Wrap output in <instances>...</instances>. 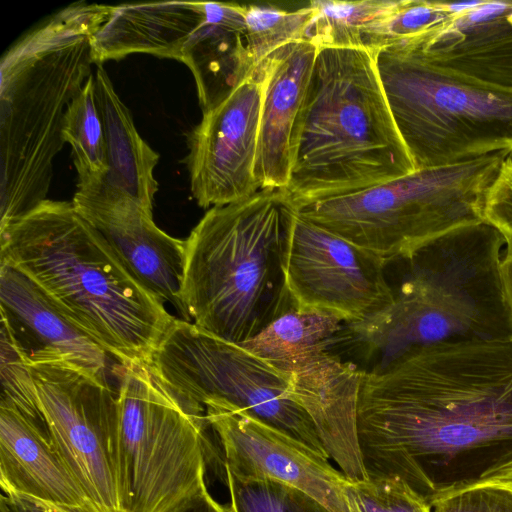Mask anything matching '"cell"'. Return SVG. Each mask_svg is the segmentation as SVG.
Masks as SVG:
<instances>
[{
  "label": "cell",
  "instance_id": "obj_1",
  "mask_svg": "<svg viewBox=\"0 0 512 512\" xmlns=\"http://www.w3.org/2000/svg\"><path fill=\"white\" fill-rule=\"evenodd\" d=\"M357 434L368 477L428 502L512 456V337L444 343L362 371Z\"/></svg>",
  "mask_w": 512,
  "mask_h": 512
},
{
  "label": "cell",
  "instance_id": "obj_2",
  "mask_svg": "<svg viewBox=\"0 0 512 512\" xmlns=\"http://www.w3.org/2000/svg\"><path fill=\"white\" fill-rule=\"evenodd\" d=\"M506 238L486 221L453 229L405 258L388 304L347 322L342 342L379 372L406 356L444 343L512 337V310L501 274Z\"/></svg>",
  "mask_w": 512,
  "mask_h": 512
},
{
  "label": "cell",
  "instance_id": "obj_3",
  "mask_svg": "<svg viewBox=\"0 0 512 512\" xmlns=\"http://www.w3.org/2000/svg\"><path fill=\"white\" fill-rule=\"evenodd\" d=\"M0 263L37 284L119 365L146 363L175 320L72 201L46 199L0 228Z\"/></svg>",
  "mask_w": 512,
  "mask_h": 512
},
{
  "label": "cell",
  "instance_id": "obj_4",
  "mask_svg": "<svg viewBox=\"0 0 512 512\" xmlns=\"http://www.w3.org/2000/svg\"><path fill=\"white\" fill-rule=\"evenodd\" d=\"M111 6L76 2L0 62V228L46 200L68 105L90 78L91 37Z\"/></svg>",
  "mask_w": 512,
  "mask_h": 512
},
{
  "label": "cell",
  "instance_id": "obj_5",
  "mask_svg": "<svg viewBox=\"0 0 512 512\" xmlns=\"http://www.w3.org/2000/svg\"><path fill=\"white\" fill-rule=\"evenodd\" d=\"M376 53L318 47L293 133L286 190L297 207L416 170L389 107Z\"/></svg>",
  "mask_w": 512,
  "mask_h": 512
},
{
  "label": "cell",
  "instance_id": "obj_6",
  "mask_svg": "<svg viewBox=\"0 0 512 512\" xmlns=\"http://www.w3.org/2000/svg\"><path fill=\"white\" fill-rule=\"evenodd\" d=\"M297 211L284 188L210 208L186 239L183 319L243 344L294 310L285 254Z\"/></svg>",
  "mask_w": 512,
  "mask_h": 512
},
{
  "label": "cell",
  "instance_id": "obj_7",
  "mask_svg": "<svg viewBox=\"0 0 512 512\" xmlns=\"http://www.w3.org/2000/svg\"><path fill=\"white\" fill-rule=\"evenodd\" d=\"M398 131L415 169L512 153V88L431 63L401 44L376 53Z\"/></svg>",
  "mask_w": 512,
  "mask_h": 512
},
{
  "label": "cell",
  "instance_id": "obj_8",
  "mask_svg": "<svg viewBox=\"0 0 512 512\" xmlns=\"http://www.w3.org/2000/svg\"><path fill=\"white\" fill-rule=\"evenodd\" d=\"M506 156L500 152L415 170L355 193L301 205L298 213L389 263L446 232L485 221V197Z\"/></svg>",
  "mask_w": 512,
  "mask_h": 512
},
{
  "label": "cell",
  "instance_id": "obj_9",
  "mask_svg": "<svg viewBox=\"0 0 512 512\" xmlns=\"http://www.w3.org/2000/svg\"><path fill=\"white\" fill-rule=\"evenodd\" d=\"M117 480L123 512H173L206 487L215 453L192 415L145 364L117 365Z\"/></svg>",
  "mask_w": 512,
  "mask_h": 512
},
{
  "label": "cell",
  "instance_id": "obj_10",
  "mask_svg": "<svg viewBox=\"0 0 512 512\" xmlns=\"http://www.w3.org/2000/svg\"><path fill=\"white\" fill-rule=\"evenodd\" d=\"M145 364L193 415L204 418L208 402L226 403L328 456L313 421L292 395L291 373L242 344L175 318Z\"/></svg>",
  "mask_w": 512,
  "mask_h": 512
},
{
  "label": "cell",
  "instance_id": "obj_11",
  "mask_svg": "<svg viewBox=\"0 0 512 512\" xmlns=\"http://www.w3.org/2000/svg\"><path fill=\"white\" fill-rule=\"evenodd\" d=\"M50 437L90 501L123 512L117 480V393L62 360L26 362Z\"/></svg>",
  "mask_w": 512,
  "mask_h": 512
},
{
  "label": "cell",
  "instance_id": "obj_12",
  "mask_svg": "<svg viewBox=\"0 0 512 512\" xmlns=\"http://www.w3.org/2000/svg\"><path fill=\"white\" fill-rule=\"evenodd\" d=\"M388 263L377 255L305 219L290 226L285 274L296 310L317 311L354 322L390 302Z\"/></svg>",
  "mask_w": 512,
  "mask_h": 512
},
{
  "label": "cell",
  "instance_id": "obj_13",
  "mask_svg": "<svg viewBox=\"0 0 512 512\" xmlns=\"http://www.w3.org/2000/svg\"><path fill=\"white\" fill-rule=\"evenodd\" d=\"M222 447L224 469L241 478L268 477L295 487L329 512H353L344 492L348 478L306 444L222 402L204 406Z\"/></svg>",
  "mask_w": 512,
  "mask_h": 512
},
{
  "label": "cell",
  "instance_id": "obj_14",
  "mask_svg": "<svg viewBox=\"0 0 512 512\" xmlns=\"http://www.w3.org/2000/svg\"><path fill=\"white\" fill-rule=\"evenodd\" d=\"M262 95L261 78L254 72L203 112L188 134L190 188L202 208L240 201L260 190L254 166Z\"/></svg>",
  "mask_w": 512,
  "mask_h": 512
},
{
  "label": "cell",
  "instance_id": "obj_15",
  "mask_svg": "<svg viewBox=\"0 0 512 512\" xmlns=\"http://www.w3.org/2000/svg\"><path fill=\"white\" fill-rule=\"evenodd\" d=\"M72 203L130 272L183 317L180 293L186 240L161 230L152 210L104 183L97 188H77Z\"/></svg>",
  "mask_w": 512,
  "mask_h": 512
},
{
  "label": "cell",
  "instance_id": "obj_16",
  "mask_svg": "<svg viewBox=\"0 0 512 512\" xmlns=\"http://www.w3.org/2000/svg\"><path fill=\"white\" fill-rule=\"evenodd\" d=\"M1 323L26 362L62 360L108 384L110 356L74 325L46 293L17 269L0 263Z\"/></svg>",
  "mask_w": 512,
  "mask_h": 512
},
{
  "label": "cell",
  "instance_id": "obj_17",
  "mask_svg": "<svg viewBox=\"0 0 512 512\" xmlns=\"http://www.w3.org/2000/svg\"><path fill=\"white\" fill-rule=\"evenodd\" d=\"M318 47L288 43L265 58L255 72L262 81L254 177L261 189H286L293 162V133L312 76Z\"/></svg>",
  "mask_w": 512,
  "mask_h": 512
},
{
  "label": "cell",
  "instance_id": "obj_18",
  "mask_svg": "<svg viewBox=\"0 0 512 512\" xmlns=\"http://www.w3.org/2000/svg\"><path fill=\"white\" fill-rule=\"evenodd\" d=\"M291 391L313 421L330 459L351 481L367 479L357 434L362 371L331 350L296 363Z\"/></svg>",
  "mask_w": 512,
  "mask_h": 512
},
{
  "label": "cell",
  "instance_id": "obj_19",
  "mask_svg": "<svg viewBox=\"0 0 512 512\" xmlns=\"http://www.w3.org/2000/svg\"><path fill=\"white\" fill-rule=\"evenodd\" d=\"M396 44L436 65L512 88V1H479L427 33Z\"/></svg>",
  "mask_w": 512,
  "mask_h": 512
},
{
  "label": "cell",
  "instance_id": "obj_20",
  "mask_svg": "<svg viewBox=\"0 0 512 512\" xmlns=\"http://www.w3.org/2000/svg\"><path fill=\"white\" fill-rule=\"evenodd\" d=\"M0 483L8 496L100 511L59 454L45 422L3 404H0Z\"/></svg>",
  "mask_w": 512,
  "mask_h": 512
},
{
  "label": "cell",
  "instance_id": "obj_21",
  "mask_svg": "<svg viewBox=\"0 0 512 512\" xmlns=\"http://www.w3.org/2000/svg\"><path fill=\"white\" fill-rule=\"evenodd\" d=\"M204 17V2L199 1L111 6L91 37L92 61L101 65L138 52L180 61L185 43Z\"/></svg>",
  "mask_w": 512,
  "mask_h": 512
},
{
  "label": "cell",
  "instance_id": "obj_22",
  "mask_svg": "<svg viewBox=\"0 0 512 512\" xmlns=\"http://www.w3.org/2000/svg\"><path fill=\"white\" fill-rule=\"evenodd\" d=\"M204 6L205 17L188 38L180 58L194 76L203 112L255 72L247 51L245 5L204 2Z\"/></svg>",
  "mask_w": 512,
  "mask_h": 512
},
{
  "label": "cell",
  "instance_id": "obj_23",
  "mask_svg": "<svg viewBox=\"0 0 512 512\" xmlns=\"http://www.w3.org/2000/svg\"><path fill=\"white\" fill-rule=\"evenodd\" d=\"M95 97L104 129L108 173L104 184L153 210L158 183L156 153L138 133L129 109L116 93L102 65L94 76Z\"/></svg>",
  "mask_w": 512,
  "mask_h": 512
},
{
  "label": "cell",
  "instance_id": "obj_24",
  "mask_svg": "<svg viewBox=\"0 0 512 512\" xmlns=\"http://www.w3.org/2000/svg\"><path fill=\"white\" fill-rule=\"evenodd\" d=\"M345 322L317 311L291 310L242 345L275 368L288 372L298 362L337 344Z\"/></svg>",
  "mask_w": 512,
  "mask_h": 512
},
{
  "label": "cell",
  "instance_id": "obj_25",
  "mask_svg": "<svg viewBox=\"0 0 512 512\" xmlns=\"http://www.w3.org/2000/svg\"><path fill=\"white\" fill-rule=\"evenodd\" d=\"M399 0H315V15L305 40L317 47L368 49L378 21L389 14Z\"/></svg>",
  "mask_w": 512,
  "mask_h": 512
},
{
  "label": "cell",
  "instance_id": "obj_26",
  "mask_svg": "<svg viewBox=\"0 0 512 512\" xmlns=\"http://www.w3.org/2000/svg\"><path fill=\"white\" fill-rule=\"evenodd\" d=\"M73 152L79 189L97 188L108 173L104 129L95 97L94 76L68 105L62 129Z\"/></svg>",
  "mask_w": 512,
  "mask_h": 512
},
{
  "label": "cell",
  "instance_id": "obj_27",
  "mask_svg": "<svg viewBox=\"0 0 512 512\" xmlns=\"http://www.w3.org/2000/svg\"><path fill=\"white\" fill-rule=\"evenodd\" d=\"M314 15L315 8L310 2L293 11L269 5H245L247 51L254 69L278 48L305 40Z\"/></svg>",
  "mask_w": 512,
  "mask_h": 512
},
{
  "label": "cell",
  "instance_id": "obj_28",
  "mask_svg": "<svg viewBox=\"0 0 512 512\" xmlns=\"http://www.w3.org/2000/svg\"><path fill=\"white\" fill-rule=\"evenodd\" d=\"M233 512H329L303 491L268 477L241 478L223 468Z\"/></svg>",
  "mask_w": 512,
  "mask_h": 512
},
{
  "label": "cell",
  "instance_id": "obj_29",
  "mask_svg": "<svg viewBox=\"0 0 512 512\" xmlns=\"http://www.w3.org/2000/svg\"><path fill=\"white\" fill-rule=\"evenodd\" d=\"M452 14L450 2L399 0L397 6L375 26L369 50L378 51L421 36L445 23Z\"/></svg>",
  "mask_w": 512,
  "mask_h": 512
},
{
  "label": "cell",
  "instance_id": "obj_30",
  "mask_svg": "<svg viewBox=\"0 0 512 512\" xmlns=\"http://www.w3.org/2000/svg\"><path fill=\"white\" fill-rule=\"evenodd\" d=\"M344 492L353 512H432L430 503L397 477L348 479Z\"/></svg>",
  "mask_w": 512,
  "mask_h": 512
},
{
  "label": "cell",
  "instance_id": "obj_31",
  "mask_svg": "<svg viewBox=\"0 0 512 512\" xmlns=\"http://www.w3.org/2000/svg\"><path fill=\"white\" fill-rule=\"evenodd\" d=\"M0 359V404L12 406L32 418L44 421L26 360L9 330L2 323Z\"/></svg>",
  "mask_w": 512,
  "mask_h": 512
},
{
  "label": "cell",
  "instance_id": "obj_32",
  "mask_svg": "<svg viewBox=\"0 0 512 512\" xmlns=\"http://www.w3.org/2000/svg\"><path fill=\"white\" fill-rule=\"evenodd\" d=\"M432 512H512V490L497 485L467 486L436 495Z\"/></svg>",
  "mask_w": 512,
  "mask_h": 512
},
{
  "label": "cell",
  "instance_id": "obj_33",
  "mask_svg": "<svg viewBox=\"0 0 512 512\" xmlns=\"http://www.w3.org/2000/svg\"><path fill=\"white\" fill-rule=\"evenodd\" d=\"M484 220L512 239V153L507 155L487 191Z\"/></svg>",
  "mask_w": 512,
  "mask_h": 512
},
{
  "label": "cell",
  "instance_id": "obj_34",
  "mask_svg": "<svg viewBox=\"0 0 512 512\" xmlns=\"http://www.w3.org/2000/svg\"><path fill=\"white\" fill-rule=\"evenodd\" d=\"M8 497L17 512H100L94 508L56 505L19 495Z\"/></svg>",
  "mask_w": 512,
  "mask_h": 512
},
{
  "label": "cell",
  "instance_id": "obj_35",
  "mask_svg": "<svg viewBox=\"0 0 512 512\" xmlns=\"http://www.w3.org/2000/svg\"><path fill=\"white\" fill-rule=\"evenodd\" d=\"M173 512H233L230 504L224 505L214 499L207 487Z\"/></svg>",
  "mask_w": 512,
  "mask_h": 512
},
{
  "label": "cell",
  "instance_id": "obj_36",
  "mask_svg": "<svg viewBox=\"0 0 512 512\" xmlns=\"http://www.w3.org/2000/svg\"><path fill=\"white\" fill-rule=\"evenodd\" d=\"M478 485H497L512 490V456L487 470L478 480L468 486Z\"/></svg>",
  "mask_w": 512,
  "mask_h": 512
},
{
  "label": "cell",
  "instance_id": "obj_37",
  "mask_svg": "<svg viewBox=\"0 0 512 512\" xmlns=\"http://www.w3.org/2000/svg\"><path fill=\"white\" fill-rule=\"evenodd\" d=\"M501 274L505 295L512 310V239L506 240L501 261Z\"/></svg>",
  "mask_w": 512,
  "mask_h": 512
},
{
  "label": "cell",
  "instance_id": "obj_38",
  "mask_svg": "<svg viewBox=\"0 0 512 512\" xmlns=\"http://www.w3.org/2000/svg\"><path fill=\"white\" fill-rule=\"evenodd\" d=\"M0 512H17L11 500L5 494H2L0 497Z\"/></svg>",
  "mask_w": 512,
  "mask_h": 512
}]
</instances>
